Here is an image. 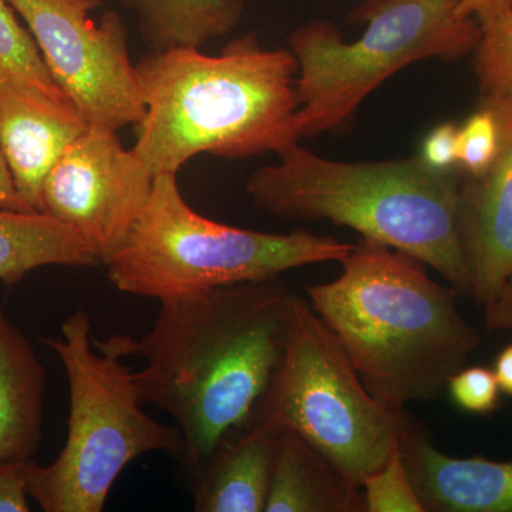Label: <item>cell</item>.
I'll return each mask as SVG.
<instances>
[{
  "instance_id": "f1b7e54d",
  "label": "cell",
  "mask_w": 512,
  "mask_h": 512,
  "mask_svg": "<svg viewBox=\"0 0 512 512\" xmlns=\"http://www.w3.org/2000/svg\"><path fill=\"white\" fill-rule=\"evenodd\" d=\"M493 372L501 392L512 397V343L495 359Z\"/></svg>"
},
{
  "instance_id": "83f0119b",
  "label": "cell",
  "mask_w": 512,
  "mask_h": 512,
  "mask_svg": "<svg viewBox=\"0 0 512 512\" xmlns=\"http://www.w3.org/2000/svg\"><path fill=\"white\" fill-rule=\"evenodd\" d=\"M0 208L12 211L37 212L26 204L20 197L16 185L13 183L8 164L0 151Z\"/></svg>"
},
{
  "instance_id": "4fadbf2b",
  "label": "cell",
  "mask_w": 512,
  "mask_h": 512,
  "mask_svg": "<svg viewBox=\"0 0 512 512\" xmlns=\"http://www.w3.org/2000/svg\"><path fill=\"white\" fill-rule=\"evenodd\" d=\"M400 453L426 512H512V460L448 456L413 426Z\"/></svg>"
},
{
  "instance_id": "30bf717a",
  "label": "cell",
  "mask_w": 512,
  "mask_h": 512,
  "mask_svg": "<svg viewBox=\"0 0 512 512\" xmlns=\"http://www.w3.org/2000/svg\"><path fill=\"white\" fill-rule=\"evenodd\" d=\"M156 177L117 131L89 126L47 174L42 212L76 229L104 265L143 214Z\"/></svg>"
},
{
  "instance_id": "4316f807",
  "label": "cell",
  "mask_w": 512,
  "mask_h": 512,
  "mask_svg": "<svg viewBox=\"0 0 512 512\" xmlns=\"http://www.w3.org/2000/svg\"><path fill=\"white\" fill-rule=\"evenodd\" d=\"M511 8L512 0H461L457 15L460 18H474L481 23Z\"/></svg>"
},
{
  "instance_id": "7a4b0ae2",
  "label": "cell",
  "mask_w": 512,
  "mask_h": 512,
  "mask_svg": "<svg viewBox=\"0 0 512 512\" xmlns=\"http://www.w3.org/2000/svg\"><path fill=\"white\" fill-rule=\"evenodd\" d=\"M143 94L133 150L154 174H178L198 154L276 156L299 143L298 62L248 35L220 55L200 47L156 50L136 64Z\"/></svg>"
},
{
  "instance_id": "ba28073f",
  "label": "cell",
  "mask_w": 512,
  "mask_h": 512,
  "mask_svg": "<svg viewBox=\"0 0 512 512\" xmlns=\"http://www.w3.org/2000/svg\"><path fill=\"white\" fill-rule=\"evenodd\" d=\"M254 417L298 433L360 488L412 427L367 392L332 330L291 292L281 360Z\"/></svg>"
},
{
  "instance_id": "5b68a950",
  "label": "cell",
  "mask_w": 512,
  "mask_h": 512,
  "mask_svg": "<svg viewBox=\"0 0 512 512\" xmlns=\"http://www.w3.org/2000/svg\"><path fill=\"white\" fill-rule=\"evenodd\" d=\"M353 248L306 229L269 234L212 221L185 201L177 174L164 173L104 266L119 291L164 303L221 286L272 281L306 265L340 264Z\"/></svg>"
},
{
  "instance_id": "ffe728a7",
  "label": "cell",
  "mask_w": 512,
  "mask_h": 512,
  "mask_svg": "<svg viewBox=\"0 0 512 512\" xmlns=\"http://www.w3.org/2000/svg\"><path fill=\"white\" fill-rule=\"evenodd\" d=\"M0 79L30 84L57 97H69L53 79L32 33L20 23L8 0H0Z\"/></svg>"
},
{
  "instance_id": "603a6c76",
  "label": "cell",
  "mask_w": 512,
  "mask_h": 512,
  "mask_svg": "<svg viewBox=\"0 0 512 512\" xmlns=\"http://www.w3.org/2000/svg\"><path fill=\"white\" fill-rule=\"evenodd\" d=\"M447 390L457 407L478 416L493 413L500 403L494 372L484 366H464L451 377Z\"/></svg>"
},
{
  "instance_id": "2e32d148",
  "label": "cell",
  "mask_w": 512,
  "mask_h": 512,
  "mask_svg": "<svg viewBox=\"0 0 512 512\" xmlns=\"http://www.w3.org/2000/svg\"><path fill=\"white\" fill-rule=\"evenodd\" d=\"M46 370L0 309V461L29 460L42 439Z\"/></svg>"
},
{
  "instance_id": "9a60e30c",
  "label": "cell",
  "mask_w": 512,
  "mask_h": 512,
  "mask_svg": "<svg viewBox=\"0 0 512 512\" xmlns=\"http://www.w3.org/2000/svg\"><path fill=\"white\" fill-rule=\"evenodd\" d=\"M265 512H366L362 488L289 429H279Z\"/></svg>"
},
{
  "instance_id": "484cf974",
  "label": "cell",
  "mask_w": 512,
  "mask_h": 512,
  "mask_svg": "<svg viewBox=\"0 0 512 512\" xmlns=\"http://www.w3.org/2000/svg\"><path fill=\"white\" fill-rule=\"evenodd\" d=\"M484 313L488 330L512 332V272L494 302L485 306Z\"/></svg>"
},
{
  "instance_id": "44dd1931",
  "label": "cell",
  "mask_w": 512,
  "mask_h": 512,
  "mask_svg": "<svg viewBox=\"0 0 512 512\" xmlns=\"http://www.w3.org/2000/svg\"><path fill=\"white\" fill-rule=\"evenodd\" d=\"M362 494L366 512H426L400 447L382 468L363 480Z\"/></svg>"
},
{
  "instance_id": "9c48e42d",
  "label": "cell",
  "mask_w": 512,
  "mask_h": 512,
  "mask_svg": "<svg viewBox=\"0 0 512 512\" xmlns=\"http://www.w3.org/2000/svg\"><path fill=\"white\" fill-rule=\"evenodd\" d=\"M32 33L47 69L90 126H136L144 106L127 29L101 0H8Z\"/></svg>"
},
{
  "instance_id": "5bb4252c",
  "label": "cell",
  "mask_w": 512,
  "mask_h": 512,
  "mask_svg": "<svg viewBox=\"0 0 512 512\" xmlns=\"http://www.w3.org/2000/svg\"><path fill=\"white\" fill-rule=\"evenodd\" d=\"M278 427L254 417L191 471L197 512H265Z\"/></svg>"
},
{
  "instance_id": "52a82bcc",
  "label": "cell",
  "mask_w": 512,
  "mask_h": 512,
  "mask_svg": "<svg viewBox=\"0 0 512 512\" xmlns=\"http://www.w3.org/2000/svg\"><path fill=\"white\" fill-rule=\"evenodd\" d=\"M461 0H363L349 22L366 23L353 43L329 20H312L292 33L298 62L299 138L349 127L363 100L393 74L421 60H457L481 37L474 18L457 15Z\"/></svg>"
},
{
  "instance_id": "d6986e66",
  "label": "cell",
  "mask_w": 512,
  "mask_h": 512,
  "mask_svg": "<svg viewBox=\"0 0 512 512\" xmlns=\"http://www.w3.org/2000/svg\"><path fill=\"white\" fill-rule=\"evenodd\" d=\"M480 25V42L473 52L480 106H512V8Z\"/></svg>"
},
{
  "instance_id": "8992f818",
  "label": "cell",
  "mask_w": 512,
  "mask_h": 512,
  "mask_svg": "<svg viewBox=\"0 0 512 512\" xmlns=\"http://www.w3.org/2000/svg\"><path fill=\"white\" fill-rule=\"evenodd\" d=\"M42 342L62 360L70 392L62 451L53 463L30 467L29 497L43 511L101 512L131 461L157 451L181 461L180 431L144 412L133 370L96 348L86 312L69 316L62 338Z\"/></svg>"
},
{
  "instance_id": "8fae6325",
  "label": "cell",
  "mask_w": 512,
  "mask_h": 512,
  "mask_svg": "<svg viewBox=\"0 0 512 512\" xmlns=\"http://www.w3.org/2000/svg\"><path fill=\"white\" fill-rule=\"evenodd\" d=\"M494 111L501 124L500 151L483 174L464 173L458 205L473 298L484 308L494 302L512 272V106Z\"/></svg>"
},
{
  "instance_id": "cb8c5ba5",
  "label": "cell",
  "mask_w": 512,
  "mask_h": 512,
  "mask_svg": "<svg viewBox=\"0 0 512 512\" xmlns=\"http://www.w3.org/2000/svg\"><path fill=\"white\" fill-rule=\"evenodd\" d=\"M35 461H0V512H29V473Z\"/></svg>"
},
{
  "instance_id": "7402d4cb",
  "label": "cell",
  "mask_w": 512,
  "mask_h": 512,
  "mask_svg": "<svg viewBox=\"0 0 512 512\" xmlns=\"http://www.w3.org/2000/svg\"><path fill=\"white\" fill-rule=\"evenodd\" d=\"M501 146V124L498 114L480 106L463 126L458 127L457 165L467 175L487 171L498 156Z\"/></svg>"
},
{
  "instance_id": "ac0fdd59",
  "label": "cell",
  "mask_w": 512,
  "mask_h": 512,
  "mask_svg": "<svg viewBox=\"0 0 512 512\" xmlns=\"http://www.w3.org/2000/svg\"><path fill=\"white\" fill-rule=\"evenodd\" d=\"M157 50L201 47L237 28L245 0H121Z\"/></svg>"
},
{
  "instance_id": "3957f363",
  "label": "cell",
  "mask_w": 512,
  "mask_h": 512,
  "mask_svg": "<svg viewBox=\"0 0 512 512\" xmlns=\"http://www.w3.org/2000/svg\"><path fill=\"white\" fill-rule=\"evenodd\" d=\"M340 264L335 281L306 292L367 392L397 412L440 399L481 342L456 289L433 281L419 259L372 239H360Z\"/></svg>"
},
{
  "instance_id": "e0dca14e",
  "label": "cell",
  "mask_w": 512,
  "mask_h": 512,
  "mask_svg": "<svg viewBox=\"0 0 512 512\" xmlns=\"http://www.w3.org/2000/svg\"><path fill=\"white\" fill-rule=\"evenodd\" d=\"M97 252L70 225L45 212L0 208V282L15 285L45 266L94 268Z\"/></svg>"
},
{
  "instance_id": "277c9868",
  "label": "cell",
  "mask_w": 512,
  "mask_h": 512,
  "mask_svg": "<svg viewBox=\"0 0 512 512\" xmlns=\"http://www.w3.org/2000/svg\"><path fill=\"white\" fill-rule=\"evenodd\" d=\"M249 175L255 207L284 221H329L419 259L473 298L458 205L464 171L436 170L420 156L339 161L298 144Z\"/></svg>"
},
{
  "instance_id": "6da1fadb",
  "label": "cell",
  "mask_w": 512,
  "mask_h": 512,
  "mask_svg": "<svg viewBox=\"0 0 512 512\" xmlns=\"http://www.w3.org/2000/svg\"><path fill=\"white\" fill-rule=\"evenodd\" d=\"M288 295L279 279L221 286L161 303L141 339L94 340L120 359L146 360L134 372L138 397L173 417L188 474L254 420L284 349Z\"/></svg>"
},
{
  "instance_id": "7c38bea8",
  "label": "cell",
  "mask_w": 512,
  "mask_h": 512,
  "mask_svg": "<svg viewBox=\"0 0 512 512\" xmlns=\"http://www.w3.org/2000/svg\"><path fill=\"white\" fill-rule=\"evenodd\" d=\"M90 124L66 97L0 79V151L22 200L42 212L47 174Z\"/></svg>"
},
{
  "instance_id": "d4e9b609",
  "label": "cell",
  "mask_w": 512,
  "mask_h": 512,
  "mask_svg": "<svg viewBox=\"0 0 512 512\" xmlns=\"http://www.w3.org/2000/svg\"><path fill=\"white\" fill-rule=\"evenodd\" d=\"M458 127L451 123L440 124L423 141L419 156L429 167L450 170L457 165Z\"/></svg>"
}]
</instances>
